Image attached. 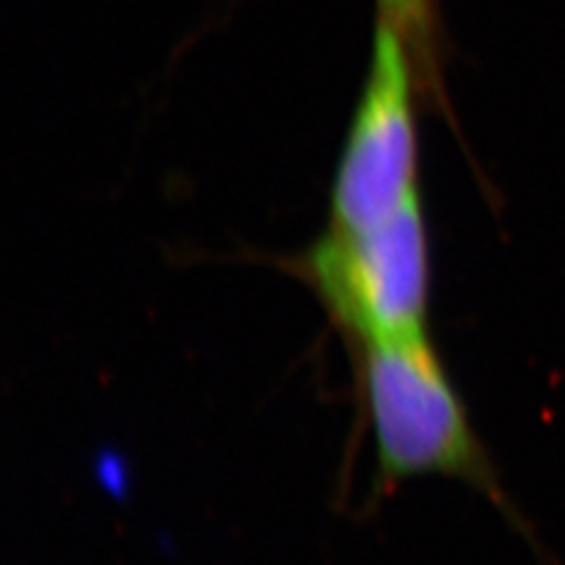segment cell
<instances>
[{
	"instance_id": "cell-1",
	"label": "cell",
	"mask_w": 565,
	"mask_h": 565,
	"mask_svg": "<svg viewBox=\"0 0 565 565\" xmlns=\"http://www.w3.org/2000/svg\"><path fill=\"white\" fill-rule=\"evenodd\" d=\"M350 350L380 490L427 476L463 482L543 553L534 527L501 482L429 333L354 343Z\"/></svg>"
},
{
	"instance_id": "cell-2",
	"label": "cell",
	"mask_w": 565,
	"mask_h": 565,
	"mask_svg": "<svg viewBox=\"0 0 565 565\" xmlns=\"http://www.w3.org/2000/svg\"><path fill=\"white\" fill-rule=\"evenodd\" d=\"M294 273L348 345L429 333V245L422 195L366 231L327 228Z\"/></svg>"
},
{
	"instance_id": "cell-3",
	"label": "cell",
	"mask_w": 565,
	"mask_h": 565,
	"mask_svg": "<svg viewBox=\"0 0 565 565\" xmlns=\"http://www.w3.org/2000/svg\"><path fill=\"white\" fill-rule=\"evenodd\" d=\"M415 84L401 34L377 20L363 93L331 189V228L366 231L419 193Z\"/></svg>"
},
{
	"instance_id": "cell-4",
	"label": "cell",
	"mask_w": 565,
	"mask_h": 565,
	"mask_svg": "<svg viewBox=\"0 0 565 565\" xmlns=\"http://www.w3.org/2000/svg\"><path fill=\"white\" fill-rule=\"evenodd\" d=\"M380 20L387 21L403 39L413 61L417 82L436 88V23L431 0H377Z\"/></svg>"
}]
</instances>
